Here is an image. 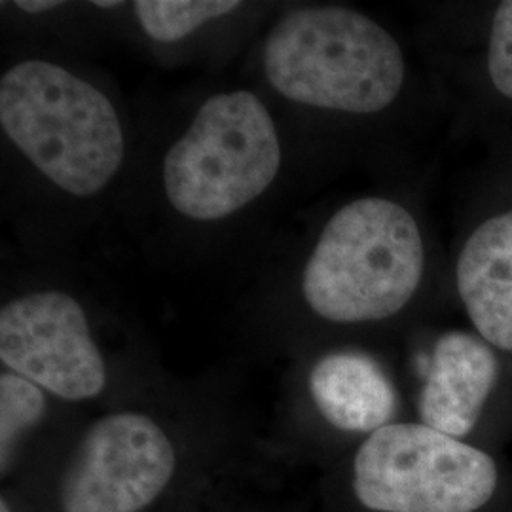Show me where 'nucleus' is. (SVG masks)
<instances>
[{
  "instance_id": "5",
  "label": "nucleus",
  "mask_w": 512,
  "mask_h": 512,
  "mask_svg": "<svg viewBox=\"0 0 512 512\" xmlns=\"http://www.w3.org/2000/svg\"><path fill=\"white\" fill-rule=\"evenodd\" d=\"M353 471L357 499L376 512H476L497 488L494 459L423 423L372 433Z\"/></svg>"
},
{
  "instance_id": "8",
  "label": "nucleus",
  "mask_w": 512,
  "mask_h": 512,
  "mask_svg": "<svg viewBox=\"0 0 512 512\" xmlns=\"http://www.w3.org/2000/svg\"><path fill=\"white\" fill-rule=\"evenodd\" d=\"M497 380L494 351L469 332L444 334L433 351L421 391L423 425L454 439L475 429Z\"/></svg>"
},
{
  "instance_id": "13",
  "label": "nucleus",
  "mask_w": 512,
  "mask_h": 512,
  "mask_svg": "<svg viewBox=\"0 0 512 512\" xmlns=\"http://www.w3.org/2000/svg\"><path fill=\"white\" fill-rule=\"evenodd\" d=\"M488 69L495 88L512 99V0L501 2L495 12Z\"/></svg>"
},
{
  "instance_id": "12",
  "label": "nucleus",
  "mask_w": 512,
  "mask_h": 512,
  "mask_svg": "<svg viewBox=\"0 0 512 512\" xmlns=\"http://www.w3.org/2000/svg\"><path fill=\"white\" fill-rule=\"evenodd\" d=\"M46 399L38 385L18 374L0 376V452L2 465L10 458L21 435L42 420Z\"/></svg>"
},
{
  "instance_id": "3",
  "label": "nucleus",
  "mask_w": 512,
  "mask_h": 512,
  "mask_svg": "<svg viewBox=\"0 0 512 512\" xmlns=\"http://www.w3.org/2000/svg\"><path fill=\"white\" fill-rule=\"evenodd\" d=\"M423 275V241L399 203L365 198L321 232L302 277L311 310L334 323L380 321L403 310Z\"/></svg>"
},
{
  "instance_id": "14",
  "label": "nucleus",
  "mask_w": 512,
  "mask_h": 512,
  "mask_svg": "<svg viewBox=\"0 0 512 512\" xmlns=\"http://www.w3.org/2000/svg\"><path fill=\"white\" fill-rule=\"evenodd\" d=\"M16 6H18L21 12L40 14V12L54 10L57 6H61V2H54V0H18Z\"/></svg>"
},
{
  "instance_id": "1",
  "label": "nucleus",
  "mask_w": 512,
  "mask_h": 512,
  "mask_svg": "<svg viewBox=\"0 0 512 512\" xmlns=\"http://www.w3.org/2000/svg\"><path fill=\"white\" fill-rule=\"evenodd\" d=\"M0 124L61 190L99 194L124 162V131L107 95L48 61H23L0 80Z\"/></svg>"
},
{
  "instance_id": "11",
  "label": "nucleus",
  "mask_w": 512,
  "mask_h": 512,
  "mask_svg": "<svg viewBox=\"0 0 512 512\" xmlns=\"http://www.w3.org/2000/svg\"><path fill=\"white\" fill-rule=\"evenodd\" d=\"M236 0H137L133 10L148 37L175 42L200 29L205 21L232 14Z\"/></svg>"
},
{
  "instance_id": "6",
  "label": "nucleus",
  "mask_w": 512,
  "mask_h": 512,
  "mask_svg": "<svg viewBox=\"0 0 512 512\" xmlns=\"http://www.w3.org/2000/svg\"><path fill=\"white\" fill-rule=\"evenodd\" d=\"M175 473V450L145 414H112L80 440L61 482L63 512H139Z\"/></svg>"
},
{
  "instance_id": "16",
  "label": "nucleus",
  "mask_w": 512,
  "mask_h": 512,
  "mask_svg": "<svg viewBox=\"0 0 512 512\" xmlns=\"http://www.w3.org/2000/svg\"><path fill=\"white\" fill-rule=\"evenodd\" d=\"M0 512H12L10 511V507H8V503H6V499L0 501Z\"/></svg>"
},
{
  "instance_id": "9",
  "label": "nucleus",
  "mask_w": 512,
  "mask_h": 512,
  "mask_svg": "<svg viewBox=\"0 0 512 512\" xmlns=\"http://www.w3.org/2000/svg\"><path fill=\"white\" fill-rule=\"evenodd\" d=\"M458 289L482 338L512 351V211L486 220L465 243Z\"/></svg>"
},
{
  "instance_id": "2",
  "label": "nucleus",
  "mask_w": 512,
  "mask_h": 512,
  "mask_svg": "<svg viewBox=\"0 0 512 512\" xmlns=\"http://www.w3.org/2000/svg\"><path fill=\"white\" fill-rule=\"evenodd\" d=\"M262 61L275 92L317 109L372 114L389 107L404 84L397 40L338 6L285 14L266 38Z\"/></svg>"
},
{
  "instance_id": "4",
  "label": "nucleus",
  "mask_w": 512,
  "mask_h": 512,
  "mask_svg": "<svg viewBox=\"0 0 512 512\" xmlns=\"http://www.w3.org/2000/svg\"><path fill=\"white\" fill-rule=\"evenodd\" d=\"M279 165L277 129L262 101L243 90L219 93L165 154V196L188 219H224L262 196Z\"/></svg>"
},
{
  "instance_id": "7",
  "label": "nucleus",
  "mask_w": 512,
  "mask_h": 512,
  "mask_svg": "<svg viewBox=\"0 0 512 512\" xmlns=\"http://www.w3.org/2000/svg\"><path fill=\"white\" fill-rule=\"evenodd\" d=\"M0 357L21 378L67 401L92 399L107 384L86 313L59 291L19 296L2 308Z\"/></svg>"
},
{
  "instance_id": "10",
  "label": "nucleus",
  "mask_w": 512,
  "mask_h": 512,
  "mask_svg": "<svg viewBox=\"0 0 512 512\" xmlns=\"http://www.w3.org/2000/svg\"><path fill=\"white\" fill-rule=\"evenodd\" d=\"M310 393L323 418L349 433H376L395 412V389L376 361L340 351L323 357L310 374Z\"/></svg>"
},
{
  "instance_id": "15",
  "label": "nucleus",
  "mask_w": 512,
  "mask_h": 512,
  "mask_svg": "<svg viewBox=\"0 0 512 512\" xmlns=\"http://www.w3.org/2000/svg\"><path fill=\"white\" fill-rule=\"evenodd\" d=\"M93 4L99 6V8H116V6H120V2H112V0H109V2H105V0H95Z\"/></svg>"
}]
</instances>
